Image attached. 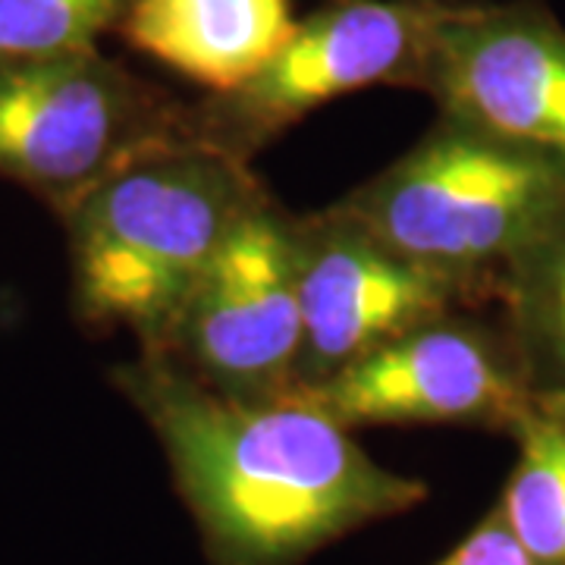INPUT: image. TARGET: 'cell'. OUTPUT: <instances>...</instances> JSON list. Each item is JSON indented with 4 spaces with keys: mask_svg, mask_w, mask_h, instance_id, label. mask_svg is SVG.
Masks as SVG:
<instances>
[{
    "mask_svg": "<svg viewBox=\"0 0 565 565\" xmlns=\"http://www.w3.org/2000/svg\"><path fill=\"white\" fill-rule=\"evenodd\" d=\"M114 384L158 434L214 565H299L427 500L424 481L374 462L302 396L230 399L161 352L117 367Z\"/></svg>",
    "mask_w": 565,
    "mask_h": 565,
    "instance_id": "6da1fadb",
    "label": "cell"
},
{
    "mask_svg": "<svg viewBox=\"0 0 565 565\" xmlns=\"http://www.w3.org/2000/svg\"><path fill=\"white\" fill-rule=\"evenodd\" d=\"M264 195L248 163L189 132L132 154L61 214L76 321L161 352L204 267Z\"/></svg>",
    "mask_w": 565,
    "mask_h": 565,
    "instance_id": "7a4b0ae2",
    "label": "cell"
},
{
    "mask_svg": "<svg viewBox=\"0 0 565 565\" xmlns=\"http://www.w3.org/2000/svg\"><path fill=\"white\" fill-rule=\"evenodd\" d=\"M381 243L497 299V282L565 214V154L437 120L337 202Z\"/></svg>",
    "mask_w": 565,
    "mask_h": 565,
    "instance_id": "3957f363",
    "label": "cell"
},
{
    "mask_svg": "<svg viewBox=\"0 0 565 565\" xmlns=\"http://www.w3.org/2000/svg\"><path fill=\"white\" fill-rule=\"evenodd\" d=\"M452 0H330L296 22L255 79L185 107L189 136L252 161L323 104L364 88H424Z\"/></svg>",
    "mask_w": 565,
    "mask_h": 565,
    "instance_id": "277c9868",
    "label": "cell"
},
{
    "mask_svg": "<svg viewBox=\"0 0 565 565\" xmlns=\"http://www.w3.org/2000/svg\"><path fill=\"white\" fill-rule=\"evenodd\" d=\"M185 132L182 104L98 47L0 63V177L57 214L132 154Z\"/></svg>",
    "mask_w": 565,
    "mask_h": 565,
    "instance_id": "5b68a950",
    "label": "cell"
},
{
    "mask_svg": "<svg viewBox=\"0 0 565 565\" xmlns=\"http://www.w3.org/2000/svg\"><path fill=\"white\" fill-rule=\"evenodd\" d=\"M302 337L296 217L264 195L204 267L161 355L221 396L267 403L296 393Z\"/></svg>",
    "mask_w": 565,
    "mask_h": 565,
    "instance_id": "8992f818",
    "label": "cell"
},
{
    "mask_svg": "<svg viewBox=\"0 0 565 565\" xmlns=\"http://www.w3.org/2000/svg\"><path fill=\"white\" fill-rule=\"evenodd\" d=\"M296 248L305 323L296 393L422 323L490 299L468 280L399 255L337 204L296 217Z\"/></svg>",
    "mask_w": 565,
    "mask_h": 565,
    "instance_id": "52a82bcc",
    "label": "cell"
},
{
    "mask_svg": "<svg viewBox=\"0 0 565 565\" xmlns=\"http://www.w3.org/2000/svg\"><path fill=\"white\" fill-rule=\"evenodd\" d=\"M292 396L318 405L349 430L371 424H462L515 437L537 408L503 330L468 318V311L422 323Z\"/></svg>",
    "mask_w": 565,
    "mask_h": 565,
    "instance_id": "ba28073f",
    "label": "cell"
},
{
    "mask_svg": "<svg viewBox=\"0 0 565 565\" xmlns=\"http://www.w3.org/2000/svg\"><path fill=\"white\" fill-rule=\"evenodd\" d=\"M422 92L444 120L565 154V29L537 0H452Z\"/></svg>",
    "mask_w": 565,
    "mask_h": 565,
    "instance_id": "9c48e42d",
    "label": "cell"
},
{
    "mask_svg": "<svg viewBox=\"0 0 565 565\" xmlns=\"http://www.w3.org/2000/svg\"><path fill=\"white\" fill-rule=\"evenodd\" d=\"M289 0H132L120 32L207 95L255 79L296 29Z\"/></svg>",
    "mask_w": 565,
    "mask_h": 565,
    "instance_id": "30bf717a",
    "label": "cell"
},
{
    "mask_svg": "<svg viewBox=\"0 0 565 565\" xmlns=\"http://www.w3.org/2000/svg\"><path fill=\"white\" fill-rule=\"evenodd\" d=\"M493 302L534 396L565 393V214L500 274Z\"/></svg>",
    "mask_w": 565,
    "mask_h": 565,
    "instance_id": "8fae6325",
    "label": "cell"
},
{
    "mask_svg": "<svg viewBox=\"0 0 565 565\" xmlns=\"http://www.w3.org/2000/svg\"><path fill=\"white\" fill-rule=\"evenodd\" d=\"M497 512L537 565H565V422L534 408Z\"/></svg>",
    "mask_w": 565,
    "mask_h": 565,
    "instance_id": "7c38bea8",
    "label": "cell"
},
{
    "mask_svg": "<svg viewBox=\"0 0 565 565\" xmlns=\"http://www.w3.org/2000/svg\"><path fill=\"white\" fill-rule=\"evenodd\" d=\"M132 0H0V63L98 47Z\"/></svg>",
    "mask_w": 565,
    "mask_h": 565,
    "instance_id": "4fadbf2b",
    "label": "cell"
},
{
    "mask_svg": "<svg viewBox=\"0 0 565 565\" xmlns=\"http://www.w3.org/2000/svg\"><path fill=\"white\" fill-rule=\"evenodd\" d=\"M437 565H537L515 534L509 531L503 515L493 509L471 534H465L462 544L446 553Z\"/></svg>",
    "mask_w": 565,
    "mask_h": 565,
    "instance_id": "5bb4252c",
    "label": "cell"
},
{
    "mask_svg": "<svg viewBox=\"0 0 565 565\" xmlns=\"http://www.w3.org/2000/svg\"><path fill=\"white\" fill-rule=\"evenodd\" d=\"M537 408L565 422V393H544V396H537Z\"/></svg>",
    "mask_w": 565,
    "mask_h": 565,
    "instance_id": "9a60e30c",
    "label": "cell"
}]
</instances>
